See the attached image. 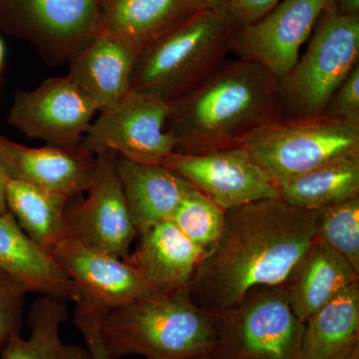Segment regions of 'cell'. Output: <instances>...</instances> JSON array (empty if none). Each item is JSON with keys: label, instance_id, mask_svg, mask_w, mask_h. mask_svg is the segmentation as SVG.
Wrapping results in <instances>:
<instances>
[{"label": "cell", "instance_id": "obj_1", "mask_svg": "<svg viewBox=\"0 0 359 359\" xmlns=\"http://www.w3.org/2000/svg\"><path fill=\"white\" fill-rule=\"evenodd\" d=\"M316 216L280 197L226 211L221 237L187 287L194 302L212 316L257 287L285 285L316 242Z\"/></svg>", "mask_w": 359, "mask_h": 359}, {"label": "cell", "instance_id": "obj_2", "mask_svg": "<svg viewBox=\"0 0 359 359\" xmlns=\"http://www.w3.org/2000/svg\"><path fill=\"white\" fill-rule=\"evenodd\" d=\"M285 117L278 80L257 63L224 60L170 103L167 130L175 152L205 154L240 147L269 123Z\"/></svg>", "mask_w": 359, "mask_h": 359}, {"label": "cell", "instance_id": "obj_3", "mask_svg": "<svg viewBox=\"0 0 359 359\" xmlns=\"http://www.w3.org/2000/svg\"><path fill=\"white\" fill-rule=\"evenodd\" d=\"M99 330L111 359H185L212 353L217 344L211 314L194 302L187 287L104 311Z\"/></svg>", "mask_w": 359, "mask_h": 359}, {"label": "cell", "instance_id": "obj_4", "mask_svg": "<svg viewBox=\"0 0 359 359\" xmlns=\"http://www.w3.org/2000/svg\"><path fill=\"white\" fill-rule=\"evenodd\" d=\"M238 25L228 7H205L142 46L132 89L171 103L216 69Z\"/></svg>", "mask_w": 359, "mask_h": 359}, {"label": "cell", "instance_id": "obj_5", "mask_svg": "<svg viewBox=\"0 0 359 359\" xmlns=\"http://www.w3.org/2000/svg\"><path fill=\"white\" fill-rule=\"evenodd\" d=\"M358 60L359 14L340 13L327 1L309 37L308 49L289 74L278 80L285 116L323 115L335 90Z\"/></svg>", "mask_w": 359, "mask_h": 359}, {"label": "cell", "instance_id": "obj_6", "mask_svg": "<svg viewBox=\"0 0 359 359\" xmlns=\"http://www.w3.org/2000/svg\"><path fill=\"white\" fill-rule=\"evenodd\" d=\"M222 359H301L304 325L283 285L250 290L233 308L212 314Z\"/></svg>", "mask_w": 359, "mask_h": 359}, {"label": "cell", "instance_id": "obj_7", "mask_svg": "<svg viewBox=\"0 0 359 359\" xmlns=\"http://www.w3.org/2000/svg\"><path fill=\"white\" fill-rule=\"evenodd\" d=\"M243 146L278 181L359 155V122L285 116L257 130Z\"/></svg>", "mask_w": 359, "mask_h": 359}, {"label": "cell", "instance_id": "obj_8", "mask_svg": "<svg viewBox=\"0 0 359 359\" xmlns=\"http://www.w3.org/2000/svg\"><path fill=\"white\" fill-rule=\"evenodd\" d=\"M80 145L93 154L109 151L144 164H161L176 151L168 132L170 103L132 89L101 110Z\"/></svg>", "mask_w": 359, "mask_h": 359}, {"label": "cell", "instance_id": "obj_9", "mask_svg": "<svg viewBox=\"0 0 359 359\" xmlns=\"http://www.w3.org/2000/svg\"><path fill=\"white\" fill-rule=\"evenodd\" d=\"M104 0H1L6 25L60 65L98 32Z\"/></svg>", "mask_w": 359, "mask_h": 359}, {"label": "cell", "instance_id": "obj_10", "mask_svg": "<svg viewBox=\"0 0 359 359\" xmlns=\"http://www.w3.org/2000/svg\"><path fill=\"white\" fill-rule=\"evenodd\" d=\"M99 112L68 75L47 78L36 88L18 90L7 122L30 139L57 147H77Z\"/></svg>", "mask_w": 359, "mask_h": 359}, {"label": "cell", "instance_id": "obj_11", "mask_svg": "<svg viewBox=\"0 0 359 359\" xmlns=\"http://www.w3.org/2000/svg\"><path fill=\"white\" fill-rule=\"evenodd\" d=\"M328 0H283L254 22L238 26L230 51L257 63L276 79L287 76L313 34Z\"/></svg>", "mask_w": 359, "mask_h": 359}, {"label": "cell", "instance_id": "obj_12", "mask_svg": "<svg viewBox=\"0 0 359 359\" xmlns=\"http://www.w3.org/2000/svg\"><path fill=\"white\" fill-rule=\"evenodd\" d=\"M162 165L183 177L224 211L280 197L276 180L244 146L205 154L174 152Z\"/></svg>", "mask_w": 359, "mask_h": 359}, {"label": "cell", "instance_id": "obj_13", "mask_svg": "<svg viewBox=\"0 0 359 359\" xmlns=\"http://www.w3.org/2000/svg\"><path fill=\"white\" fill-rule=\"evenodd\" d=\"M117 157L109 151L96 154L88 196L80 204L67 208L66 226L70 233L90 247L125 259L138 233L118 176Z\"/></svg>", "mask_w": 359, "mask_h": 359}, {"label": "cell", "instance_id": "obj_14", "mask_svg": "<svg viewBox=\"0 0 359 359\" xmlns=\"http://www.w3.org/2000/svg\"><path fill=\"white\" fill-rule=\"evenodd\" d=\"M48 252L80 295L104 311L158 292L126 261L90 247L68 230Z\"/></svg>", "mask_w": 359, "mask_h": 359}, {"label": "cell", "instance_id": "obj_15", "mask_svg": "<svg viewBox=\"0 0 359 359\" xmlns=\"http://www.w3.org/2000/svg\"><path fill=\"white\" fill-rule=\"evenodd\" d=\"M96 155L77 147H28L0 134V165L9 178L20 180L72 199L91 186Z\"/></svg>", "mask_w": 359, "mask_h": 359}, {"label": "cell", "instance_id": "obj_16", "mask_svg": "<svg viewBox=\"0 0 359 359\" xmlns=\"http://www.w3.org/2000/svg\"><path fill=\"white\" fill-rule=\"evenodd\" d=\"M141 48V45L126 37L98 30L70 59L67 75L100 112L131 91Z\"/></svg>", "mask_w": 359, "mask_h": 359}, {"label": "cell", "instance_id": "obj_17", "mask_svg": "<svg viewBox=\"0 0 359 359\" xmlns=\"http://www.w3.org/2000/svg\"><path fill=\"white\" fill-rule=\"evenodd\" d=\"M138 244L124 259L158 292L186 289L207 250L196 245L171 221L137 236Z\"/></svg>", "mask_w": 359, "mask_h": 359}, {"label": "cell", "instance_id": "obj_18", "mask_svg": "<svg viewBox=\"0 0 359 359\" xmlns=\"http://www.w3.org/2000/svg\"><path fill=\"white\" fill-rule=\"evenodd\" d=\"M0 269L26 292L76 302L80 292L46 250L32 240L11 212L0 214Z\"/></svg>", "mask_w": 359, "mask_h": 359}, {"label": "cell", "instance_id": "obj_19", "mask_svg": "<svg viewBox=\"0 0 359 359\" xmlns=\"http://www.w3.org/2000/svg\"><path fill=\"white\" fill-rule=\"evenodd\" d=\"M116 166L138 235L155 224L170 221L193 187L164 165L144 164L118 156Z\"/></svg>", "mask_w": 359, "mask_h": 359}, {"label": "cell", "instance_id": "obj_20", "mask_svg": "<svg viewBox=\"0 0 359 359\" xmlns=\"http://www.w3.org/2000/svg\"><path fill=\"white\" fill-rule=\"evenodd\" d=\"M356 282L359 273L351 264L316 240L283 287L295 316L306 323L321 306Z\"/></svg>", "mask_w": 359, "mask_h": 359}, {"label": "cell", "instance_id": "obj_21", "mask_svg": "<svg viewBox=\"0 0 359 359\" xmlns=\"http://www.w3.org/2000/svg\"><path fill=\"white\" fill-rule=\"evenodd\" d=\"M205 7L200 0H104L99 30L144 46Z\"/></svg>", "mask_w": 359, "mask_h": 359}, {"label": "cell", "instance_id": "obj_22", "mask_svg": "<svg viewBox=\"0 0 359 359\" xmlns=\"http://www.w3.org/2000/svg\"><path fill=\"white\" fill-rule=\"evenodd\" d=\"M359 346V282L306 320L301 359H346Z\"/></svg>", "mask_w": 359, "mask_h": 359}, {"label": "cell", "instance_id": "obj_23", "mask_svg": "<svg viewBox=\"0 0 359 359\" xmlns=\"http://www.w3.org/2000/svg\"><path fill=\"white\" fill-rule=\"evenodd\" d=\"M66 302L42 294L28 313V337L18 334L0 349V359H92L86 346L66 344L61 328L67 320Z\"/></svg>", "mask_w": 359, "mask_h": 359}, {"label": "cell", "instance_id": "obj_24", "mask_svg": "<svg viewBox=\"0 0 359 359\" xmlns=\"http://www.w3.org/2000/svg\"><path fill=\"white\" fill-rule=\"evenodd\" d=\"M276 183L280 199L287 204L318 211L359 195V155L330 161Z\"/></svg>", "mask_w": 359, "mask_h": 359}, {"label": "cell", "instance_id": "obj_25", "mask_svg": "<svg viewBox=\"0 0 359 359\" xmlns=\"http://www.w3.org/2000/svg\"><path fill=\"white\" fill-rule=\"evenodd\" d=\"M69 200L62 194L6 176L7 210L26 235L47 252L67 231L66 211Z\"/></svg>", "mask_w": 359, "mask_h": 359}, {"label": "cell", "instance_id": "obj_26", "mask_svg": "<svg viewBox=\"0 0 359 359\" xmlns=\"http://www.w3.org/2000/svg\"><path fill=\"white\" fill-rule=\"evenodd\" d=\"M316 212V240L335 250L359 273V195Z\"/></svg>", "mask_w": 359, "mask_h": 359}, {"label": "cell", "instance_id": "obj_27", "mask_svg": "<svg viewBox=\"0 0 359 359\" xmlns=\"http://www.w3.org/2000/svg\"><path fill=\"white\" fill-rule=\"evenodd\" d=\"M224 217V210L193 186L180 202L170 221L189 240L208 250L221 237Z\"/></svg>", "mask_w": 359, "mask_h": 359}, {"label": "cell", "instance_id": "obj_28", "mask_svg": "<svg viewBox=\"0 0 359 359\" xmlns=\"http://www.w3.org/2000/svg\"><path fill=\"white\" fill-rule=\"evenodd\" d=\"M27 292L0 269V349L20 334Z\"/></svg>", "mask_w": 359, "mask_h": 359}, {"label": "cell", "instance_id": "obj_29", "mask_svg": "<svg viewBox=\"0 0 359 359\" xmlns=\"http://www.w3.org/2000/svg\"><path fill=\"white\" fill-rule=\"evenodd\" d=\"M323 115L348 122H359V65L335 90Z\"/></svg>", "mask_w": 359, "mask_h": 359}, {"label": "cell", "instance_id": "obj_30", "mask_svg": "<svg viewBox=\"0 0 359 359\" xmlns=\"http://www.w3.org/2000/svg\"><path fill=\"white\" fill-rule=\"evenodd\" d=\"M74 311V323L81 334L85 344L91 353L92 359H111L105 349L99 330V321L102 311L87 299H79Z\"/></svg>", "mask_w": 359, "mask_h": 359}, {"label": "cell", "instance_id": "obj_31", "mask_svg": "<svg viewBox=\"0 0 359 359\" xmlns=\"http://www.w3.org/2000/svg\"><path fill=\"white\" fill-rule=\"evenodd\" d=\"M283 0H229L228 9L238 26L263 18Z\"/></svg>", "mask_w": 359, "mask_h": 359}, {"label": "cell", "instance_id": "obj_32", "mask_svg": "<svg viewBox=\"0 0 359 359\" xmlns=\"http://www.w3.org/2000/svg\"><path fill=\"white\" fill-rule=\"evenodd\" d=\"M328 4L340 13L346 15L359 14V0H328Z\"/></svg>", "mask_w": 359, "mask_h": 359}, {"label": "cell", "instance_id": "obj_33", "mask_svg": "<svg viewBox=\"0 0 359 359\" xmlns=\"http://www.w3.org/2000/svg\"><path fill=\"white\" fill-rule=\"evenodd\" d=\"M6 174L4 173L0 165V214H6L8 212L6 201Z\"/></svg>", "mask_w": 359, "mask_h": 359}, {"label": "cell", "instance_id": "obj_34", "mask_svg": "<svg viewBox=\"0 0 359 359\" xmlns=\"http://www.w3.org/2000/svg\"><path fill=\"white\" fill-rule=\"evenodd\" d=\"M200 1L210 8H226L228 7L229 0H200Z\"/></svg>", "mask_w": 359, "mask_h": 359}, {"label": "cell", "instance_id": "obj_35", "mask_svg": "<svg viewBox=\"0 0 359 359\" xmlns=\"http://www.w3.org/2000/svg\"><path fill=\"white\" fill-rule=\"evenodd\" d=\"M4 58H6V48H4V43L0 37V73L2 72L4 65Z\"/></svg>", "mask_w": 359, "mask_h": 359}, {"label": "cell", "instance_id": "obj_36", "mask_svg": "<svg viewBox=\"0 0 359 359\" xmlns=\"http://www.w3.org/2000/svg\"><path fill=\"white\" fill-rule=\"evenodd\" d=\"M185 359H222L218 355H216L214 353L201 354V355L193 356V358H189Z\"/></svg>", "mask_w": 359, "mask_h": 359}, {"label": "cell", "instance_id": "obj_37", "mask_svg": "<svg viewBox=\"0 0 359 359\" xmlns=\"http://www.w3.org/2000/svg\"><path fill=\"white\" fill-rule=\"evenodd\" d=\"M346 359H359V346H356Z\"/></svg>", "mask_w": 359, "mask_h": 359}]
</instances>
